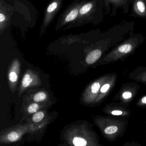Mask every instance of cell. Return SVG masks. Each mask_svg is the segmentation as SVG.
Masks as SVG:
<instances>
[{
	"label": "cell",
	"instance_id": "22",
	"mask_svg": "<svg viewBox=\"0 0 146 146\" xmlns=\"http://www.w3.org/2000/svg\"><path fill=\"white\" fill-rule=\"evenodd\" d=\"M110 1H114V2H115V1H118V0H110ZM119 1V0H118Z\"/></svg>",
	"mask_w": 146,
	"mask_h": 146
},
{
	"label": "cell",
	"instance_id": "16",
	"mask_svg": "<svg viewBox=\"0 0 146 146\" xmlns=\"http://www.w3.org/2000/svg\"><path fill=\"white\" fill-rule=\"evenodd\" d=\"M78 13V11L77 9L72 10L66 16L65 19L66 22H69L74 20L77 17Z\"/></svg>",
	"mask_w": 146,
	"mask_h": 146
},
{
	"label": "cell",
	"instance_id": "1",
	"mask_svg": "<svg viewBox=\"0 0 146 146\" xmlns=\"http://www.w3.org/2000/svg\"><path fill=\"white\" fill-rule=\"evenodd\" d=\"M94 120L104 138L111 142L122 137L125 134L129 124L126 118L109 115H97Z\"/></svg>",
	"mask_w": 146,
	"mask_h": 146
},
{
	"label": "cell",
	"instance_id": "15",
	"mask_svg": "<svg viewBox=\"0 0 146 146\" xmlns=\"http://www.w3.org/2000/svg\"><path fill=\"white\" fill-rule=\"evenodd\" d=\"M135 105L137 107L146 109V94L141 96L136 102Z\"/></svg>",
	"mask_w": 146,
	"mask_h": 146
},
{
	"label": "cell",
	"instance_id": "14",
	"mask_svg": "<svg viewBox=\"0 0 146 146\" xmlns=\"http://www.w3.org/2000/svg\"><path fill=\"white\" fill-rule=\"evenodd\" d=\"M45 117V113L43 112L40 111L36 112L32 117V120L35 123H39Z\"/></svg>",
	"mask_w": 146,
	"mask_h": 146
},
{
	"label": "cell",
	"instance_id": "3",
	"mask_svg": "<svg viewBox=\"0 0 146 146\" xmlns=\"http://www.w3.org/2000/svg\"><path fill=\"white\" fill-rule=\"evenodd\" d=\"M140 89L136 82H130L123 84L113 98L115 102H119L129 106L135 99Z\"/></svg>",
	"mask_w": 146,
	"mask_h": 146
},
{
	"label": "cell",
	"instance_id": "12",
	"mask_svg": "<svg viewBox=\"0 0 146 146\" xmlns=\"http://www.w3.org/2000/svg\"><path fill=\"white\" fill-rule=\"evenodd\" d=\"M134 9L136 13L140 16L146 15V8L145 4L141 0H137L134 5Z\"/></svg>",
	"mask_w": 146,
	"mask_h": 146
},
{
	"label": "cell",
	"instance_id": "20",
	"mask_svg": "<svg viewBox=\"0 0 146 146\" xmlns=\"http://www.w3.org/2000/svg\"><path fill=\"white\" fill-rule=\"evenodd\" d=\"M123 146H141V145L138 143L135 142H126L123 145Z\"/></svg>",
	"mask_w": 146,
	"mask_h": 146
},
{
	"label": "cell",
	"instance_id": "13",
	"mask_svg": "<svg viewBox=\"0 0 146 146\" xmlns=\"http://www.w3.org/2000/svg\"><path fill=\"white\" fill-rule=\"evenodd\" d=\"M47 98V95L43 91L37 92L33 97V100L35 102H40L45 100Z\"/></svg>",
	"mask_w": 146,
	"mask_h": 146
},
{
	"label": "cell",
	"instance_id": "6",
	"mask_svg": "<svg viewBox=\"0 0 146 146\" xmlns=\"http://www.w3.org/2000/svg\"><path fill=\"white\" fill-rule=\"evenodd\" d=\"M117 79V75L116 73H110L109 76L101 87L93 106H99L103 102L115 87Z\"/></svg>",
	"mask_w": 146,
	"mask_h": 146
},
{
	"label": "cell",
	"instance_id": "23",
	"mask_svg": "<svg viewBox=\"0 0 146 146\" xmlns=\"http://www.w3.org/2000/svg\"></svg>",
	"mask_w": 146,
	"mask_h": 146
},
{
	"label": "cell",
	"instance_id": "7",
	"mask_svg": "<svg viewBox=\"0 0 146 146\" xmlns=\"http://www.w3.org/2000/svg\"><path fill=\"white\" fill-rule=\"evenodd\" d=\"M38 128L33 124L25 125L14 128L8 131L1 137V142L4 143L14 142L20 139L21 137L28 131H33Z\"/></svg>",
	"mask_w": 146,
	"mask_h": 146
},
{
	"label": "cell",
	"instance_id": "19",
	"mask_svg": "<svg viewBox=\"0 0 146 146\" xmlns=\"http://www.w3.org/2000/svg\"><path fill=\"white\" fill-rule=\"evenodd\" d=\"M58 6V4L56 2H53V3L49 5L47 8V12L50 13L53 12L55 9L57 8Z\"/></svg>",
	"mask_w": 146,
	"mask_h": 146
},
{
	"label": "cell",
	"instance_id": "11",
	"mask_svg": "<svg viewBox=\"0 0 146 146\" xmlns=\"http://www.w3.org/2000/svg\"><path fill=\"white\" fill-rule=\"evenodd\" d=\"M129 79L146 85V66H139L132 70L129 75Z\"/></svg>",
	"mask_w": 146,
	"mask_h": 146
},
{
	"label": "cell",
	"instance_id": "17",
	"mask_svg": "<svg viewBox=\"0 0 146 146\" xmlns=\"http://www.w3.org/2000/svg\"><path fill=\"white\" fill-rule=\"evenodd\" d=\"M93 7V5L91 3L86 4L81 7L79 11V13L81 15H84L88 13Z\"/></svg>",
	"mask_w": 146,
	"mask_h": 146
},
{
	"label": "cell",
	"instance_id": "5",
	"mask_svg": "<svg viewBox=\"0 0 146 146\" xmlns=\"http://www.w3.org/2000/svg\"><path fill=\"white\" fill-rule=\"evenodd\" d=\"M128 105L119 102H111L106 104L102 109L104 113L109 116L129 118L131 112Z\"/></svg>",
	"mask_w": 146,
	"mask_h": 146
},
{
	"label": "cell",
	"instance_id": "21",
	"mask_svg": "<svg viewBox=\"0 0 146 146\" xmlns=\"http://www.w3.org/2000/svg\"><path fill=\"white\" fill-rule=\"evenodd\" d=\"M5 19V15H3L2 13L0 14V22L2 23V22H4Z\"/></svg>",
	"mask_w": 146,
	"mask_h": 146
},
{
	"label": "cell",
	"instance_id": "8",
	"mask_svg": "<svg viewBox=\"0 0 146 146\" xmlns=\"http://www.w3.org/2000/svg\"><path fill=\"white\" fill-rule=\"evenodd\" d=\"M40 85H41V82L38 75L32 70H28L22 79L19 88V93L22 94L29 88Z\"/></svg>",
	"mask_w": 146,
	"mask_h": 146
},
{
	"label": "cell",
	"instance_id": "4",
	"mask_svg": "<svg viewBox=\"0 0 146 146\" xmlns=\"http://www.w3.org/2000/svg\"><path fill=\"white\" fill-rule=\"evenodd\" d=\"M110 73L104 74L92 82L86 88L82 96L83 101L88 105H94L98 96L100 89L109 76Z\"/></svg>",
	"mask_w": 146,
	"mask_h": 146
},
{
	"label": "cell",
	"instance_id": "2",
	"mask_svg": "<svg viewBox=\"0 0 146 146\" xmlns=\"http://www.w3.org/2000/svg\"><path fill=\"white\" fill-rule=\"evenodd\" d=\"M135 38L127 40L103 55L95 64L96 66L113 64L119 60L123 61L127 57L132 54L141 43V41Z\"/></svg>",
	"mask_w": 146,
	"mask_h": 146
},
{
	"label": "cell",
	"instance_id": "18",
	"mask_svg": "<svg viewBox=\"0 0 146 146\" xmlns=\"http://www.w3.org/2000/svg\"><path fill=\"white\" fill-rule=\"evenodd\" d=\"M40 108V106L37 103H32L31 104L28 108V112L29 113H35L38 111Z\"/></svg>",
	"mask_w": 146,
	"mask_h": 146
},
{
	"label": "cell",
	"instance_id": "9",
	"mask_svg": "<svg viewBox=\"0 0 146 146\" xmlns=\"http://www.w3.org/2000/svg\"><path fill=\"white\" fill-rule=\"evenodd\" d=\"M20 71V62L17 60H15L12 63L8 74L9 85L12 90H14L17 87Z\"/></svg>",
	"mask_w": 146,
	"mask_h": 146
},
{
	"label": "cell",
	"instance_id": "10",
	"mask_svg": "<svg viewBox=\"0 0 146 146\" xmlns=\"http://www.w3.org/2000/svg\"><path fill=\"white\" fill-rule=\"evenodd\" d=\"M111 46V45L107 44L102 47L98 48L92 50L86 56L85 58L86 64L88 65L96 64Z\"/></svg>",
	"mask_w": 146,
	"mask_h": 146
}]
</instances>
